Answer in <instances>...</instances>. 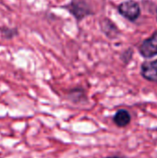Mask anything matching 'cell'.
Returning a JSON list of instances; mask_svg holds the SVG:
<instances>
[{
	"instance_id": "cell-5",
	"label": "cell",
	"mask_w": 157,
	"mask_h": 158,
	"mask_svg": "<svg viewBox=\"0 0 157 158\" xmlns=\"http://www.w3.org/2000/svg\"><path fill=\"white\" fill-rule=\"evenodd\" d=\"M83 3H73V7H69L70 11L74 14V16L78 19H81L87 14H89V9L88 7H82Z\"/></svg>"
},
{
	"instance_id": "cell-4",
	"label": "cell",
	"mask_w": 157,
	"mask_h": 158,
	"mask_svg": "<svg viewBox=\"0 0 157 158\" xmlns=\"http://www.w3.org/2000/svg\"><path fill=\"white\" fill-rule=\"evenodd\" d=\"M113 121L118 127L124 128L130 123L131 116L129 113V111H127L125 109H119L116 112V114L113 118Z\"/></svg>"
},
{
	"instance_id": "cell-3",
	"label": "cell",
	"mask_w": 157,
	"mask_h": 158,
	"mask_svg": "<svg viewBox=\"0 0 157 158\" xmlns=\"http://www.w3.org/2000/svg\"><path fill=\"white\" fill-rule=\"evenodd\" d=\"M141 74L145 80L157 82V59L143 62L141 67Z\"/></svg>"
},
{
	"instance_id": "cell-6",
	"label": "cell",
	"mask_w": 157,
	"mask_h": 158,
	"mask_svg": "<svg viewBox=\"0 0 157 158\" xmlns=\"http://www.w3.org/2000/svg\"><path fill=\"white\" fill-rule=\"evenodd\" d=\"M105 158H127L125 156H107V157Z\"/></svg>"
},
{
	"instance_id": "cell-7",
	"label": "cell",
	"mask_w": 157,
	"mask_h": 158,
	"mask_svg": "<svg viewBox=\"0 0 157 158\" xmlns=\"http://www.w3.org/2000/svg\"><path fill=\"white\" fill-rule=\"evenodd\" d=\"M156 14H157V10H156ZM156 19H157V15H156Z\"/></svg>"
},
{
	"instance_id": "cell-2",
	"label": "cell",
	"mask_w": 157,
	"mask_h": 158,
	"mask_svg": "<svg viewBox=\"0 0 157 158\" xmlns=\"http://www.w3.org/2000/svg\"><path fill=\"white\" fill-rule=\"evenodd\" d=\"M140 53L146 58H151L157 55V32L150 38L144 40L140 46Z\"/></svg>"
},
{
	"instance_id": "cell-1",
	"label": "cell",
	"mask_w": 157,
	"mask_h": 158,
	"mask_svg": "<svg viewBox=\"0 0 157 158\" xmlns=\"http://www.w3.org/2000/svg\"><path fill=\"white\" fill-rule=\"evenodd\" d=\"M118 12L130 21L136 20L141 14L140 5L135 1H126L121 3L118 7Z\"/></svg>"
}]
</instances>
